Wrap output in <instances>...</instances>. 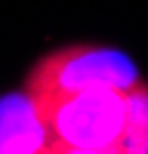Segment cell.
Listing matches in <instances>:
<instances>
[{
    "instance_id": "obj_1",
    "label": "cell",
    "mask_w": 148,
    "mask_h": 154,
    "mask_svg": "<svg viewBox=\"0 0 148 154\" xmlns=\"http://www.w3.org/2000/svg\"><path fill=\"white\" fill-rule=\"evenodd\" d=\"M49 139L71 148H111L120 142L127 99L123 89L31 93Z\"/></svg>"
},
{
    "instance_id": "obj_5",
    "label": "cell",
    "mask_w": 148,
    "mask_h": 154,
    "mask_svg": "<svg viewBox=\"0 0 148 154\" xmlns=\"http://www.w3.org/2000/svg\"><path fill=\"white\" fill-rule=\"evenodd\" d=\"M43 154H123L117 145L111 148H71V145H62V142H49V148Z\"/></svg>"
},
{
    "instance_id": "obj_2",
    "label": "cell",
    "mask_w": 148,
    "mask_h": 154,
    "mask_svg": "<svg viewBox=\"0 0 148 154\" xmlns=\"http://www.w3.org/2000/svg\"><path fill=\"white\" fill-rule=\"evenodd\" d=\"M139 83L136 65L102 46H71L46 56L28 74V93H74V89H123Z\"/></svg>"
},
{
    "instance_id": "obj_4",
    "label": "cell",
    "mask_w": 148,
    "mask_h": 154,
    "mask_svg": "<svg viewBox=\"0 0 148 154\" xmlns=\"http://www.w3.org/2000/svg\"><path fill=\"white\" fill-rule=\"evenodd\" d=\"M123 99H127V117L117 148L123 154H148V86L139 80L123 93Z\"/></svg>"
},
{
    "instance_id": "obj_3",
    "label": "cell",
    "mask_w": 148,
    "mask_h": 154,
    "mask_svg": "<svg viewBox=\"0 0 148 154\" xmlns=\"http://www.w3.org/2000/svg\"><path fill=\"white\" fill-rule=\"evenodd\" d=\"M49 142V130L28 89L0 99V154H43Z\"/></svg>"
}]
</instances>
